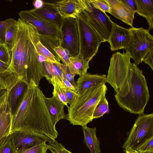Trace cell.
Listing matches in <instances>:
<instances>
[{"instance_id":"f35d334b","label":"cell","mask_w":153,"mask_h":153,"mask_svg":"<svg viewBox=\"0 0 153 153\" xmlns=\"http://www.w3.org/2000/svg\"><path fill=\"white\" fill-rule=\"evenodd\" d=\"M63 89L67 97L68 103L70 105L74 101L78 94L68 88L64 84Z\"/></svg>"},{"instance_id":"8fae6325","label":"cell","mask_w":153,"mask_h":153,"mask_svg":"<svg viewBox=\"0 0 153 153\" xmlns=\"http://www.w3.org/2000/svg\"><path fill=\"white\" fill-rule=\"evenodd\" d=\"M1 77L2 90H6L9 92V102L13 114L18 99L26 90L27 85L23 81L13 74Z\"/></svg>"},{"instance_id":"cb8c5ba5","label":"cell","mask_w":153,"mask_h":153,"mask_svg":"<svg viewBox=\"0 0 153 153\" xmlns=\"http://www.w3.org/2000/svg\"><path fill=\"white\" fill-rule=\"evenodd\" d=\"M48 81L53 86V95L56 96L65 105L68 107V103L66 94L63 90L64 84L56 76L52 75Z\"/></svg>"},{"instance_id":"4dcf8cb0","label":"cell","mask_w":153,"mask_h":153,"mask_svg":"<svg viewBox=\"0 0 153 153\" xmlns=\"http://www.w3.org/2000/svg\"><path fill=\"white\" fill-rule=\"evenodd\" d=\"M0 153H17L10 134L0 144Z\"/></svg>"},{"instance_id":"74e56055","label":"cell","mask_w":153,"mask_h":153,"mask_svg":"<svg viewBox=\"0 0 153 153\" xmlns=\"http://www.w3.org/2000/svg\"><path fill=\"white\" fill-rule=\"evenodd\" d=\"M93 6L105 13H110L111 8L105 0H90Z\"/></svg>"},{"instance_id":"5bb4252c","label":"cell","mask_w":153,"mask_h":153,"mask_svg":"<svg viewBox=\"0 0 153 153\" xmlns=\"http://www.w3.org/2000/svg\"><path fill=\"white\" fill-rule=\"evenodd\" d=\"M54 3L63 19H76L87 8L88 0H62Z\"/></svg>"},{"instance_id":"f546056e","label":"cell","mask_w":153,"mask_h":153,"mask_svg":"<svg viewBox=\"0 0 153 153\" xmlns=\"http://www.w3.org/2000/svg\"><path fill=\"white\" fill-rule=\"evenodd\" d=\"M17 29L16 22L9 29L6 35L5 44L10 52L15 42Z\"/></svg>"},{"instance_id":"277c9868","label":"cell","mask_w":153,"mask_h":153,"mask_svg":"<svg viewBox=\"0 0 153 153\" xmlns=\"http://www.w3.org/2000/svg\"><path fill=\"white\" fill-rule=\"evenodd\" d=\"M115 97L117 105L126 111L135 114L143 113L149 98V88L142 71L134 63L128 91L123 96Z\"/></svg>"},{"instance_id":"484cf974","label":"cell","mask_w":153,"mask_h":153,"mask_svg":"<svg viewBox=\"0 0 153 153\" xmlns=\"http://www.w3.org/2000/svg\"><path fill=\"white\" fill-rule=\"evenodd\" d=\"M108 111V103L105 96L102 97L97 104L93 113V119L100 118Z\"/></svg>"},{"instance_id":"d6a6232c","label":"cell","mask_w":153,"mask_h":153,"mask_svg":"<svg viewBox=\"0 0 153 153\" xmlns=\"http://www.w3.org/2000/svg\"><path fill=\"white\" fill-rule=\"evenodd\" d=\"M48 150L46 142L18 152L17 153H47Z\"/></svg>"},{"instance_id":"4fadbf2b","label":"cell","mask_w":153,"mask_h":153,"mask_svg":"<svg viewBox=\"0 0 153 153\" xmlns=\"http://www.w3.org/2000/svg\"><path fill=\"white\" fill-rule=\"evenodd\" d=\"M8 91L0 96V144L10 133L13 114L8 100Z\"/></svg>"},{"instance_id":"bcb514c9","label":"cell","mask_w":153,"mask_h":153,"mask_svg":"<svg viewBox=\"0 0 153 153\" xmlns=\"http://www.w3.org/2000/svg\"><path fill=\"white\" fill-rule=\"evenodd\" d=\"M2 90L1 84L0 81V92Z\"/></svg>"},{"instance_id":"7dc6e473","label":"cell","mask_w":153,"mask_h":153,"mask_svg":"<svg viewBox=\"0 0 153 153\" xmlns=\"http://www.w3.org/2000/svg\"><path fill=\"white\" fill-rule=\"evenodd\" d=\"M143 153H153V152H145Z\"/></svg>"},{"instance_id":"7c38bea8","label":"cell","mask_w":153,"mask_h":153,"mask_svg":"<svg viewBox=\"0 0 153 153\" xmlns=\"http://www.w3.org/2000/svg\"><path fill=\"white\" fill-rule=\"evenodd\" d=\"M19 15L20 19L34 27L39 34L61 40L60 30L56 26L36 17L29 10L21 11Z\"/></svg>"},{"instance_id":"1f68e13d","label":"cell","mask_w":153,"mask_h":153,"mask_svg":"<svg viewBox=\"0 0 153 153\" xmlns=\"http://www.w3.org/2000/svg\"><path fill=\"white\" fill-rule=\"evenodd\" d=\"M53 50L58 55L63 64L68 66L70 62L69 58L70 57L69 51L60 45L56 47Z\"/></svg>"},{"instance_id":"f6af8a7d","label":"cell","mask_w":153,"mask_h":153,"mask_svg":"<svg viewBox=\"0 0 153 153\" xmlns=\"http://www.w3.org/2000/svg\"><path fill=\"white\" fill-rule=\"evenodd\" d=\"M126 153H139L137 150L134 149L129 147L125 151Z\"/></svg>"},{"instance_id":"3957f363","label":"cell","mask_w":153,"mask_h":153,"mask_svg":"<svg viewBox=\"0 0 153 153\" xmlns=\"http://www.w3.org/2000/svg\"><path fill=\"white\" fill-rule=\"evenodd\" d=\"M107 88L105 82L89 88L78 94L68 106L65 118L73 125L83 126L92 121L95 108L100 99L105 96Z\"/></svg>"},{"instance_id":"30bf717a","label":"cell","mask_w":153,"mask_h":153,"mask_svg":"<svg viewBox=\"0 0 153 153\" xmlns=\"http://www.w3.org/2000/svg\"><path fill=\"white\" fill-rule=\"evenodd\" d=\"M60 30V46L69 51L70 57L77 56L79 53V39L76 19H63Z\"/></svg>"},{"instance_id":"d6986e66","label":"cell","mask_w":153,"mask_h":153,"mask_svg":"<svg viewBox=\"0 0 153 153\" xmlns=\"http://www.w3.org/2000/svg\"><path fill=\"white\" fill-rule=\"evenodd\" d=\"M105 74H92L86 73L80 77L76 82L78 94L102 82L105 83Z\"/></svg>"},{"instance_id":"e0dca14e","label":"cell","mask_w":153,"mask_h":153,"mask_svg":"<svg viewBox=\"0 0 153 153\" xmlns=\"http://www.w3.org/2000/svg\"><path fill=\"white\" fill-rule=\"evenodd\" d=\"M111 8L110 13L127 25L133 27L135 12L122 0H105Z\"/></svg>"},{"instance_id":"9c48e42d","label":"cell","mask_w":153,"mask_h":153,"mask_svg":"<svg viewBox=\"0 0 153 153\" xmlns=\"http://www.w3.org/2000/svg\"><path fill=\"white\" fill-rule=\"evenodd\" d=\"M86 20L99 36L101 43L108 42L112 27V22L105 13L94 7L90 0L82 12Z\"/></svg>"},{"instance_id":"b9f144b4","label":"cell","mask_w":153,"mask_h":153,"mask_svg":"<svg viewBox=\"0 0 153 153\" xmlns=\"http://www.w3.org/2000/svg\"><path fill=\"white\" fill-rule=\"evenodd\" d=\"M63 83L65 86L71 90L76 93H77L76 88L71 82L68 81L65 78L63 73L62 76V79L60 80Z\"/></svg>"},{"instance_id":"2e32d148","label":"cell","mask_w":153,"mask_h":153,"mask_svg":"<svg viewBox=\"0 0 153 153\" xmlns=\"http://www.w3.org/2000/svg\"><path fill=\"white\" fill-rule=\"evenodd\" d=\"M10 134L17 152L46 142L39 136L19 131L11 132Z\"/></svg>"},{"instance_id":"52a82bcc","label":"cell","mask_w":153,"mask_h":153,"mask_svg":"<svg viewBox=\"0 0 153 153\" xmlns=\"http://www.w3.org/2000/svg\"><path fill=\"white\" fill-rule=\"evenodd\" d=\"M76 19L79 39L78 56L89 62L98 52L101 42L97 33L87 22L82 13Z\"/></svg>"},{"instance_id":"60d3db41","label":"cell","mask_w":153,"mask_h":153,"mask_svg":"<svg viewBox=\"0 0 153 153\" xmlns=\"http://www.w3.org/2000/svg\"><path fill=\"white\" fill-rule=\"evenodd\" d=\"M153 50L149 52L143 60V61L148 65L152 70H153Z\"/></svg>"},{"instance_id":"d590c367","label":"cell","mask_w":153,"mask_h":153,"mask_svg":"<svg viewBox=\"0 0 153 153\" xmlns=\"http://www.w3.org/2000/svg\"><path fill=\"white\" fill-rule=\"evenodd\" d=\"M56 64L62 71L66 79L76 88V83L74 78L76 75L73 74L71 73L68 66L61 64L60 62L56 63Z\"/></svg>"},{"instance_id":"ac0fdd59","label":"cell","mask_w":153,"mask_h":153,"mask_svg":"<svg viewBox=\"0 0 153 153\" xmlns=\"http://www.w3.org/2000/svg\"><path fill=\"white\" fill-rule=\"evenodd\" d=\"M130 37L129 29L126 28L113 22L112 27L108 42L111 51L124 49Z\"/></svg>"},{"instance_id":"ee69618b","label":"cell","mask_w":153,"mask_h":153,"mask_svg":"<svg viewBox=\"0 0 153 153\" xmlns=\"http://www.w3.org/2000/svg\"><path fill=\"white\" fill-rule=\"evenodd\" d=\"M44 1L42 0H36L33 3L34 8H38L41 7L43 5Z\"/></svg>"},{"instance_id":"7402d4cb","label":"cell","mask_w":153,"mask_h":153,"mask_svg":"<svg viewBox=\"0 0 153 153\" xmlns=\"http://www.w3.org/2000/svg\"><path fill=\"white\" fill-rule=\"evenodd\" d=\"M84 140L91 153H100V143L96 136V128H91L87 125L82 126Z\"/></svg>"},{"instance_id":"ffe728a7","label":"cell","mask_w":153,"mask_h":153,"mask_svg":"<svg viewBox=\"0 0 153 153\" xmlns=\"http://www.w3.org/2000/svg\"><path fill=\"white\" fill-rule=\"evenodd\" d=\"M45 101L48 109L55 123L65 118L64 104L55 96L51 98L45 97Z\"/></svg>"},{"instance_id":"603a6c76","label":"cell","mask_w":153,"mask_h":153,"mask_svg":"<svg viewBox=\"0 0 153 153\" xmlns=\"http://www.w3.org/2000/svg\"><path fill=\"white\" fill-rule=\"evenodd\" d=\"M68 66L71 73L81 76L87 73L89 68V62L79 56L75 57H70Z\"/></svg>"},{"instance_id":"6da1fadb","label":"cell","mask_w":153,"mask_h":153,"mask_svg":"<svg viewBox=\"0 0 153 153\" xmlns=\"http://www.w3.org/2000/svg\"><path fill=\"white\" fill-rule=\"evenodd\" d=\"M45 97L39 86L31 80L13 115L10 132L21 131L39 136L49 143L56 140L58 135L56 123L47 107Z\"/></svg>"},{"instance_id":"ab89813d","label":"cell","mask_w":153,"mask_h":153,"mask_svg":"<svg viewBox=\"0 0 153 153\" xmlns=\"http://www.w3.org/2000/svg\"><path fill=\"white\" fill-rule=\"evenodd\" d=\"M10 64L0 60V77L10 74L9 71Z\"/></svg>"},{"instance_id":"ba28073f","label":"cell","mask_w":153,"mask_h":153,"mask_svg":"<svg viewBox=\"0 0 153 153\" xmlns=\"http://www.w3.org/2000/svg\"><path fill=\"white\" fill-rule=\"evenodd\" d=\"M153 136V113L139 114L123 144L124 152L128 147L135 149L145 140Z\"/></svg>"},{"instance_id":"7a4b0ae2","label":"cell","mask_w":153,"mask_h":153,"mask_svg":"<svg viewBox=\"0 0 153 153\" xmlns=\"http://www.w3.org/2000/svg\"><path fill=\"white\" fill-rule=\"evenodd\" d=\"M17 31L11 50L9 71L28 85L32 80L39 85L41 79L50 78L47 74L36 46L39 40L36 29L20 18L17 21Z\"/></svg>"},{"instance_id":"8d00e7d4","label":"cell","mask_w":153,"mask_h":153,"mask_svg":"<svg viewBox=\"0 0 153 153\" xmlns=\"http://www.w3.org/2000/svg\"><path fill=\"white\" fill-rule=\"evenodd\" d=\"M11 53L5 44L0 43V60L7 63H10Z\"/></svg>"},{"instance_id":"7bdbcfd3","label":"cell","mask_w":153,"mask_h":153,"mask_svg":"<svg viewBox=\"0 0 153 153\" xmlns=\"http://www.w3.org/2000/svg\"><path fill=\"white\" fill-rule=\"evenodd\" d=\"M131 9L136 11L137 9V3L136 0H122Z\"/></svg>"},{"instance_id":"83f0119b","label":"cell","mask_w":153,"mask_h":153,"mask_svg":"<svg viewBox=\"0 0 153 153\" xmlns=\"http://www.w3.org/2000/svg\"><path fill=\"white\" fill-rule=\"evenodd\" d=\"M43 65L48 75L51 77L52 76H57L61 80L62 76V72L56 63H53L44 61Z\"/></svg>"},{"instance_id":"8992f818","label":"cell","mask_w":153,"mask_h":153,"mask_svg":"<svg viewBox=\"0 0 153 153\" xmlns=\"http://www.w3.org/2000/svg\"><path fill=\"white\" fill-rule=\"evenodd\" d=\"M130 37L124 49L137 65L141 63L146 55L153 50V36L148 29L131 27Z\"/></svg>"},{"instance_id":"836d02e7","label":"cell","mask_w":153,"mask_h":153,"mask_svg":"<svg viewBox=\"0 0 153 153\" xmlns=\"http://www.w3.org/2000/svg\"><path fill=\"white\" fill-rule=\"evenodd\" d=\"M48 149L52 153H72L67 150L61 143L56 140L47 144Z\"/></svg>"},{"instance_id":"9a60e30c","label":"cell","mask_w":153,"mask_h":153,"mask_svg":"<svg viewBox=\"0 0 153 153\" xmlns=\"http://www.w3.org/2000/svg\"><path fill=\"white\" fill-rule=\"evenodd\" d=\"M36 17L58 27L60 30L63 21L54 3L44 2L43 6L29 10Z\"/></svg>"},{"instance_id":"4316f807","label":"cell","mask_w":153,"mask_h":153,"mask_svg":"<svg viewBox=\"0 0 153 153\" xmlns=\"http://www.w3.org/2000/svg\"><path fill=\"white\" fill-rule=\"evenodd\" d=\"M36 48L39 54L42 56L45 61L53 63H59L53 55L40 42L39 40L36 44Z\"/></svg>"},{"instance_id":"e575fe53","label":"cell","mask_w":153,"mask_h":153,"mask_svg":"<svg viewBox=\"0 0 153 153\" xmlns=\"http://www.w3.org/2000/svg\"><path fill=\"white\" fill-rule=\"evenodd\" d=\"M135 150L139 153L153 152V136L145 140Z\"/></svg>"},{"instance_id":"44dd1931","label":"cell","mask_w":153,"mask_h":153,"mask_svg":"<svg viewBox=\"0 0 153 153\" xmlns=\"http://www.w3.org/2000/svg\"><path fill=\"white\" fill-rule=\"evenodd\" d=\"M137 9L135 13L147 20L149 30L153 28V0H136Z\"/></svg>"},{"instance_id":"5b68a950","label":"cell","mask_w":153,"mask_h":153,"mask_svg":"<svg viewBox=\"0 0 153 153\" xmlns=\"http://www.w3.org/2000/svg\"><path fill=\"white\" fill-rule=\"evenodd\" d=\"M131 57L126 52H117L111 58L105 83H108L115 91V97L126 95L130 88L133 70Z\"/></svg>"},{"instance_id":"d4e9b609","label":"cell","mask_w":153,"mask_h":153,"mask_svg":"<svg viewBox=\"0 0 153 153\" xmlns=\"http://www.w3.org/2000/svg\"><path fill=\"white\" fill-rule=\"evenodd\" d=\"M39 36L41 43L53 55L56 60L60 62V60L53 49L56 47L60 46V39L39 34Z\"/></svg>"},{"instance_id":"f1b7e54d","label":"cell","mask_w":153,"mask_h":153,"mask_svg":"<svg viewBox=\"0 0 153 153\" xmlns=\"http://www.w3.org/2000/svg\"><path fill=\"white\" fill-rule=\"evenodd\" d=\"M16 22L15 20L11 18L0 21V43L5 44L6 35L7 31Z\"/></svg>"}]
</instances>
